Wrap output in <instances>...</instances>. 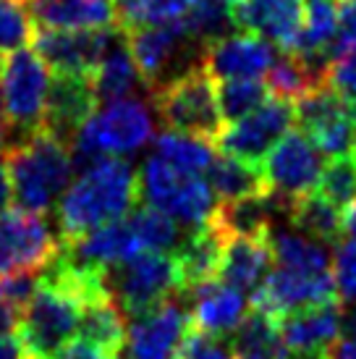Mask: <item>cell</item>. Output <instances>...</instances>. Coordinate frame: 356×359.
Returning a JSON list of instances; mask_svg holds the SVG:
<instances>
[{
    "mask_svg": "<svg viewBox=\"0 0 356 359\" xmlns=\"http://www.w3.org/2000/svg\"><path fill=\"white\" fill-rule=\"evenodd\" d=\"M79 336L100 346L102 351H108L113 359H118L123 354L126 341H129V328L123 320V309L116 304L110 294L81 307Z\"/></svg>",
    "mask_w": 356,
    "mask_h": 359,
    "instance_id": "29",
    "label": "cell"
},
{
    "mask_svg": "<svg viewBox=\"0 0 356 359\" xmlns=\"http://www.w3.org/2000/svg\"><path fill=\"white\" fill-rule=\"evenodd\" d=\"M27 359H34V357H27Z\"/></svg>",
    "mask_w": 356,
    "mask_h": 359,
    "instance_id": "55",
    "label": "cell"
},
{
    "mask_svg": "<svg viewBox=\"0 0 356 359\" xmlns=\"http://www.w3.org/2000/svg\"><path fill=\"white\" fill-rule=\"evenodd\" d=\"M0 359H27V351L21 346L19 336H0Z\"/></svg>",
    "mask_w": 356,
    "mask_h": 359,
    "instance_id": "48",
    "label": "cell"
},
{
    "mask_svg": "<svg viewBox=\"0 0 356 359\" xmlns=\"http://www.w3.org/2000/svg\"><path fill=\"white\" fill-rule=\"evenodd\" d=\"M280 336L296 359H325L343 328L341 302L304 307L278 320Z\"/></svg>",
    "mask_w": 356,
    "mask_h": 359,
    "instance_id": "19",
    "label": "cell"
},
{
    "mask_svg": "<svg viewBox=\"0 0 356 359\" xmlns=\"http://www.w3.org/2000/svg\"><path fill=\"white\" fill-rule=\"evenodd\" d=\"M299 129L317 144L327 160L346 158L356 142V113L333 87L320 84L294 105Z\"/></svg>",
    "mask_w": 356,
    "mask_h": 359,
    "instance_id": "10",
    "label": "cell"
},
{
    "mask_svg": "<svg viewBox=\"0 0 356 359\" xmlns=\"http://www.w3.org/2000/svg\"><path fill=\"white\" fill-rule=\"evenodd\" d=\"M129 223L144 252H168V255H176L178 247L184 244L178 220L170 218L168 212H163V210L152 208V205H142V208L134 210Z\"/></svg>",
    "mask_w": 356,
    "mask_h": 359,
    "instance_id": "34",
    "label": "cell"
},
{
    "mask_svg": "<svg viewBox=\"0 0 356 359\" xmlns=\"http://www.w3.org/2000/svg\"><path fill=\"white\" fill-rule=\"evenodd\" d=\"M275 210H291V202L275 197L267 189L262 194L241 197V200L218 202L212 215V226L223 231V236H270L273 233V215Z\"/></svg>",
    "mask_w": 356,
    "mask_h": 359,
    "instance_id": "26",
    "label": "cell"
},
{
    "mask_svg": "<svg viewBox=\"0 0 356 359\" xmlns=\"http://www.w3.org/2000/svg\"><path fill=\"white\" fill-rule=\"evenodd\" d=\"M79 302L48 283H40L32 302L21 309L19 330H16L27 357L55 359V354L79 330Z\"/></svg>",
    "mask_w": 356,
    "mask_h": 359,
    "instance_id": "8",
    "label": "cell"
},
{
    "mask_svg": "<svg viewBox=\"0 0 356 359\" xmlns=\"http://www.w3.org/2000/svg\"><path fill=\"white\" fill-rule=\"evenodd\" d=\"M152 105L168 131H181L202 140H218L223 116L218 105L215 79L202 63H194L152 90Z\"/></svg>",
    "mask_w": 356,
    "mask_h": 359,
    "instance_id": "4",
    "label": "cell"
},
{
    "mask_svg": "<svg viewBox=\"0 0 356 359\" xmlns=\"http://www.w3.org/2000/svg\"><path fill=\"white\" fill-rule=\"evenodd\" d=\"M351 158L356 160V142H354V150H351Z\"/></svg>",
    "mask_w": 356,
    "mask_h": 359,
    "instance_id": "52",
    "label": "cell"
},
{
    "mask_svg": "<svg viewBox=\"0 0 356 359\" xmlns=\"http://www.w3.org/2000/svg\"><path fill=\"white\" fill-rule=\"evenodd\" d=\"M95 105H97V97L89 76L55 74L48 87L42 129L71 147L74 137L95 113Z\"/></svg>",
    "mask_w": 356,
    "mask_h": 359,
    "instance_id": "17",
    "label": "cell"
},
{
    "mask_svg": "<svg viewBox=\"0 0 356 359\" xmlns=\"http://www.w3.org/2000/svg\"><path fill=\"white\" fill-rule=\"evenodd\" d=\"M116 3H123V0H116Z\"/></svg>",
    "mask_w": 356,
    "mask_h": 359,
    "instance_id": "54",
    "label": "cell"
},
{
    "mask_svg": "<svg viewBox=\"0 0 356 359\" xmlns=\"http://www.w3.org/2000/svg\"><path fill=\"white\" fill-rule=\"evenodd\" d=\"M197 0H123L116 3L118 11V27H152V24H168L184 19Z\"/></svg>",
    "mask_w": 356,
    "mask_h": 359,
    "instance_id": "37",
    "label": "cell"
},
{
    "mask_svg": "<svg viewBox=\"0 0 356 359\" xmlns=\"http://www.w3.org/2000/svg\"><path fill=\"white\" fill-rule=\"evenodd\" d=\"M152 113L142 100H116L95 110L71 142L74 168L87 170L105 158L139 152L152 140Z\"/></svg>",
    "mask_w": 356,
    "mask_h": 359,
    "instance_id": "3",
    "label": "cell"
},
{
    "mask_svg": "<svg viewBox=\"0 0 356 359\" xmlns=\"http://www.w3.org/2000/svg\"><path fill=\"white\" fill-rule=\"evenodd\" d=\"M336 280L333 270L330 273H301L291 268H273L270 276L262 280L254 294H252V307L267 312L270 318H286L291 312L304 307H317L336 302Z\"/></svg>",
    "mask_w": 356,
    "mask_h": 359,
    "instance_id": "13",
    "label": "cell"
},
{
    "mask_svg": "<svg viewBox=\"0 0 356 359\" xmlns=\"http://www.w3.org/2000/svg\"><path fill=\"white\" fill-rule=\"evenodd\" d=\"M48 87L50 69L34 48H21L0 58V97L8 118V134H19V142L42 129Z\"/></svg>",
    "mask_w": 356,
    "mask_h": 359,
    "instance_id": "7",
    "label": "cell"
},
{
    "mask_svg": "<svg viewBox=\"0 0 356 359\" xmlns=\"http://www.w3.org/2000/svg\"><path fill=\"white\" fill-rule=\"evenodd\" d=\"M118 27L105 29H40L34 32V50L50 71L92 76L110 48Z\"/></svg>",
    "mask_w": 356,
    "mask_h": 359,
    "instance_id": "14",
    "label": "cell"
},
{
    "mask_svg": "<svg viewBox=\"0 0 356 359\" xmlns=\"http://www.w3.org/2000/svg\"><path fill=\"white\" fill-rule=\"evenodd\" d=\"M89 81H92L95 97L102 105L116 100H129L139 90H149L147 81L139 74L137 63H134V55H131L129 42H126V32L121 27L102 60H100L97 71L89 76Z\"/></svg>",
    "mask_w": 356,
    "mask_h": 359,
    "instance_id": "25",
    "label": "cell"
},
{
    "mask_svg": "<svg viewBox=\"0 0 356 359\" xmlns=\"http://www.w3.org/2000/svg\"><path fill=\"white\" fill-rule=\"evenodd\" d=\"M139 191L147 205L168 212L170 218L191 229L207 226L220 202L207 179L181 173L158 155H152L139 173Z\"/></svg>",
    "mask_w": 356,
    "mask_h": 359,
    "instance_id": "6",
    "label": "cell"
},
{
    "mask_svg": "<svg viewBox=\"0 0 356 359\" xmlns=\"http://www.w3.org/2000/svg\"><path fill=\"white\" fill-rule=\"evenodd\" d=\"M325 84L346 100V105L356 113V48L330 63Z\"/></svg>",
    "mask_w": 356,
    "mask_h": 359,
    "instance_id": "44",
    "label": "cell"
},
{
    "mask_svg": "<svg viewBox=\"0 0 356 359\" xmlns=\"http://www.w3.org/2000/svg\"><path fill=\"white\" fill-rule=\"evenodd\" d=\"M333 280L338 299L356 304V241L341 239L333 252Z\"/></svg>",
    "mask_w": 356,
    "mask_h": 359,
    "instance_id": "42",
    "label": "cell"
},
{
    "mask_svg": "<svg viewBox=\"0 0 356 359\" xmlns=\"http://www.w3.org/2000/svg\"><path fill=\"white\" fill-rule=\"evenodd\" d=\"M325 170V155L317 150L301 129H291L262 163L267 189L275 197L294 202L317 189Z\"/></svg>",
    "mask_w": 356,
    "mask_h": 359,
    "instance_id": "11",
    "label": "cell"
},
{
    "mask_svg": "<svg viewBox=\"0 0 356 359\" xmlns=\"http://www.w3.org/2000/svg\"><path fill=\"white\" fill-rule=\"evenodd\" d=\"M288 218L299 233H304L315 241H322V244H338L343 236L341 208L325 200L317 189L299 197L288 210Z\"/></svg>",
    "mask_w": 356,
    "mask_h": 359,
    "instance_id": "30",
    "label": "cell"
},
{
    "mask_svg": "<svg viewBox=\"0 0 356 359\" xmlns=\"http://www.w3.org/2000/svg\"><path fill=\"white\" fill-rule=\"evenodd\" d=\"M278 48L252 32H233L202 48V66L215 81L259 79L278 60Z\"/></svg>",
    "mask_w": 356,
    "mask_h": 359,
    "instance_id": "15",
    "label": "cell"
},
{
    "mask_svg": "<svg viewBox=\"0 0 356 359\" xmlns=\"http://www.w3.org/2000/svg\"><path fill=\"white\" fill-rule=\"evenodd\" d=\"M238 32H252L280 53H296L304 27L301 0H238L231 6Z\"/></svg>",
    "mask_w": 356,
    "mask_h": 359,
    "instance_id": "16",
    "label": "cell"
},
{
    "mask_svg": "<svg viewBox=\"0 0 356 359\" xmlns=\"http://www.w3.org/2000/svg\"><path fill=\"white\" fill-rule=\"evenodd\" d=\"M105 280L110 297L131 318H142L173 294H184L178 257L168 252H139L116 262L105 268Z\"/></svg>",
    "mask_w": 356,
    "mask_h": 359,
    "instance_id": "5",
    "label": "cell"
},
{
    "mask_svg": "<svg viewBox=\"0 0 356 359\" xmlns=\"http://www.w3.org/2000/svg\"><path fill=\"white\" fill-rule=\"evenodd\" d=\"M42 283V270H16L0 278V299L24 309Z\"/></svg>",
    "mask_w": 356,
    "mask_h": 359,
    "instance_id": "43",
    "label": "cell"
},
{
    "mask_svg": "<svg viewBox=\"0 0 356 359\" xmlns=\"http://www.w3.org/2000/svg\"><path fill=\"white\" fill-rule=\"evenodd\" d=\"M34 24L24 0H0V53H13L34 40Z\"/></svg>",
    "mask_w": 356,
    "mask_h": 359,
    "instance_id": "40",
    "label": "cell"
},
{
    "mask_svg": "<svg viewBox=\"0 0 356 359\" xmlns=\"http://www.w3.org/2000/svg\"><path fill=\"white\" fill-rule=\"evenodd\" d=\"M139 250L142 244L129 220H116L89 231L79 239L60 241V255H66L76 265H95V268H110L116 262L139 255Z\"/></svg>",
    "mask_w": 356,
    "mask_h": 359,
    "instance_id": "23",
    "label": "cell"
},
{
    "mask_svg": "<svg viewBox=\"0 0 356 359\" xmlns=\"http://www.w3.org/2000/svg\"><path fill=\"white\" fill-rule=\"evenodd\" d=\"M273 255L280 268L301 270V273L333 270V257L327 255V244L294 231H273Z\"/></svg>",
    "mask_w": 356,
    "mask_h": 359,
    "instance_id": "32",
    "label": "cell"
},
{
    "mask_svg": "<svg viewBox=\"0 0 356 359\" xmlns=\"http://www.w3.org/2000/svg\"><path fill=\"white\" fill-rule=\"evenodd\" d=\"M327 359H356V323L343 320V328L338 341L330 346Z\"/></svg>",
    "mask_w": 356,
    "mask_h": 359,
    "instance_id": "45",
    "label": "cell"
},
{
    "mask_svg": "<svg viewBox=\"0 0 356 359\" xmlns=\"http://www.w3.org/2000/svg\"><path fill=\"white\" fill-rule=\"evenodd\" d=\"M186 312L176 302L168 299L152 312L134 318L126 341L129 359H173L178 351V344L189 330Z\"/></svg>",
    "mask_w": 356,
    "mask_h": 359,
    "instance_id": "20",
    "label": "cell"
},
{
    "mask_svg": "<svg viewBox=\"0 0 356 359\" xmlns=\"http://www.w3.org/2000/svg\"><path fill=\"white\" fill-rule=\"evenodd\" d=\"M275 262L273 233L270 236H228L220 257L218 280L238 289L241 294H254L262 280L270 276Z\"/></svg>",
    "mask_w": 356,
    "mask_h": 359,
    "instance_id": "21",
    "label": "cell"
},
{
    "mask_svg": "<svg viewBox=\"0 0 356 359\" xmlns=\"http://www.w3.org/2000/svg\"><path fill=\"white\" fill-rule=\"evenodd\" d=\"M13 200L29 212H50L66 194L74 170L69 144L55 140L45 129L21 142H11L3 150Z\"/></svg>",
    "mask_w": 356,
    "mask_h": 359,
    "instance_id": "2",
    "label": "cell"
},
{
    "mask_svg": "<svg viewBox=\"0 0 356 359\" xmlns=\"http://www.w3.org/2000/svg\"><path fill=\"white\" fill-rule=\"evenodd\" d=\"M294 123H296L294 105L273 97L254 113H249L233 123H226L215 142L223 155H231L249 165L262 168L267 155L275 150V144L291 131Z\"/></svg>",
    "mask_w": 356,
    "mask_h": 359,
    "instance_id": "9",
    "label": "cell"
},
{
    "mask_svg": "<svg viewBox=\"0 0 356 359\" xmlns=\"http://www.w3.org/2000/svg\"><path fill=\"white\" fill-rule=\"evenodd\" d=\"M126 32V42L134 55L142 79L147 81L149 92L163 84V76L176 55L186 45H199L191 40L184 19L168 21V24H152V27H131Z\"/></svg>",
    "mask_w": 356,
    "mask_h": 359,
    "instance_id": "18",
    "label": "cell"
},
{
    "mask_svg": "<svg viewBox=\"0 0 356 359\" xmlns=\"http://www.w3.org/2000/svg\"><path fill=\"white\" fill-rule=\"evenodd\" d=\"M6 140H8V118H6V108L0 97V150H6Z\"/></svg>",
    "mask_w": 356,
    "mask_h": 359,
    "instance_id": "51",
    "label": "cell"
},
{
    "mask_svg": "<svg viewBox=\"0 0 356 359\" xmlns=\"http://www.w3.org/2000/svg\"><path fill=\"white\" fill-rule=\"evenodd\" d=\"M226 3H231V6H233V3H238V0H226Z\"/></svg>",
    "mask_w": 356,
    "mask_h": 359,
    "instance_id": "53",
    "label": "cell"
},
{
    "mask_svg": "<svg viewBox=\"0 0 356 359\" xmlns=\"http://www.w3.org/2000/svg\"><path fill=\"white\" fill-rule=\"evenodd\" d=\"M317 191L341 210L351 205L356 200V160L351 155L327 160Z\"/></svg>",
    "mask_w": 356,
    "mask_h": 359,
    "instance_id": "39",
    "label": "cell"
},
{
    "mask_svg": "<svg viewBox=\"0 0 356 359\" xmlns=\"http://www.w3.org/2000/svg\"><path fill=\"white\" fill-rule=\"evenodd\" d=\"M155 155L181 173L202 176L210 170L218 152L202 137H191V134H181V131H163L155 140Z\"/></svg>",
    "mask_w": 356,
    "mask_h": 359,
    "instance_id": "33",
    "label": "cell"
},
{
    "mask_svg": "<svg viewBox=\"0 0 356 359\" xmlns=\"http://www.w3.org/2000/svg\"><path fill=\"white\" fill-rule=\"evenodd\" d=\"M184 24H186L191 40L199 42L202 48L236 32L233 8L226 0H197L184 16Z\"/></svg>",
    "mask_w": 356,
    "mask_h": 359,
    "instance_id": "35",
    "label": "cell"
},
{
    "mask_svg": "<svg viewBox=\"0 0 356 359\" xmlns=\"http://www.w3.org/2000/svg\"><path fill=\"white\" fill-rule=\"evenodd\" d=\"M189 297H191V318H189L191 325L210 336L226 339L247 318V297L218 278L191 289Z\"/></svg>",
    "mask_w": 356,
    "mask_h": 359,
    "instance_id": "22",
    "label": "cell"
},
{
    "mask_svg": "<svg viewBox=\"0 0 356 359\" xmlns=\"http://www.w3.org/2000/svg\"><path fill=\"white\" fill-rule=\"evenodd\" d=\"M32 19L45 29L118 27L116 0H24Z\"/></svg>",
    "mask_w": 356,
    "mask_h": 359,
    "instance_id": "24",
    "label": "cell"
},
{
    "mask_svg": "<svg viewBox=\"0 0 356 359\" xmlns=\"http://www.w3.org/2000/svg\"><path fill=\"white\" fill-rule=\"evenodd\" d=\"M11 200H13V189H11L8 168H6V158L0 155V215L11 208Z\"/></svg>",
    "mask_w": 356,
    "mask_h": 359,
    "instance_id": "49",
    "label": "cell"
},
{
    "mask_svg": "<svg viewBox=\"0 0 356 359\" xmlns=\"http://www.w3.org/2000/svg\"><path fill=\"white\" fill-rule=\"evenodd\" d=\"M341 226H343V236L356 241V200L341 210Z\"/></svg>",
    "mask_w": 356,
    "mask_h": 359,
    "instance_id": "50",
    "label": "cell"
},
{
    "mask_svg": "<svg viewBox=\"0 0 356 359\" xmlns=\"http://www.w3.org/2000/svg\"><path fill=\"white\" fill-rule=\"evenodd\" d=\"M270 100V87L262 79H231L220 81L218 87V105L223 123L244 118L249 113H254Z\"/></svg>",
    "mask_w": 356,
    "mask_h": 359,
    "instance_id": "38",
    "label": "cell"
},
{
    "mask_svg": "<svg viewBox=\"0 0 356 359\" xmlns=\"http://www.w3.org/2000/svg\"><path fill=\"white\" fill-rule=\"evenodd\" d=\"M338 0H307L304 3V27H301V40L296 53L301 55H315L322 53L330 45L333 34L338 29Z\"/></svg>",
    "mask_w": 356,
    "mask_h": 359,
    "instance_id": "36",
    "label": "cell"
},
{
    "mask_svg": "<svg viewBox=\"0 0 356 359\" xmlns=\"http://www.w3.org/2000/svg\"><path fill=\"white\" fill-rule=\"evenodd\" d=\"M223 247H226V236L212 223L199 226L184 239V244L176 252L181 278H184V294L207 283V280L218 278Z\"/></svg>",
    "mask_w": 356,
    "mask_h": 359,
    "instance_id": "27",
    "label": "cell"
},
{
    "mask_svg": "<svg viewBox=\"0 0 356 359\" xmlns=\"http://www.w3.org/2000/svg\"><path fill=\"white\" fill-rule=\"evenodd\" d=\"M21 309L8 304L6 299H0V336H13L19 330Z\"/></svg>",
    "mask_w": 356,
    "mask_h": 359,
    "instance_id": "47",
    "label": "cell"
},
{
    "mask_svg": "<svg viewBox=\"0 0 356 359\" xmlns=\"http://www.w3.org/2000/svg\"><path fill=\"white\" fill-rule=\"evenodd\" d=\"M173 359H233V354L231 344H226L220 336H210L189 323V330L184 333Z\"/></svg>",
    "mask_w": 356,
    "mask_h": 359,
    "instance_id": "41",
    "label": "cell"
},
{
    "mask_svg": "<svg viewBox=\"0 0 356 359\" xmlns=\"http://www.w3.org/2000/svg\"><path fill=\"white\" fill-rule=\"evenodd\" d=\"M207 176H210V187L215 189L220 202L241 200V197H252V194L267 191L262 168L249 165V163L231 158V155H223V152L215 155Z\"/></svg>",
    "mask_w": 356,
    "mask_h": 359,
    "instance_id": "31",
    "label": "cell"
},
{
    "mask_svg": "<svg viewBox=\"0 0 356 359\" xmlns=\"http://www.w3.org/2000/svg\"><path fill=\"white\" fill-rule=\"evenodd\" d=\"M233 359H296L280 336V325L262 309L249 312L231 339Z\"/></svg>",
    "mask_w": 356,
    "mask_h": 359,
    "instance_id": "28",
    "label": "cell"
},
{
    "mask_svg": "<svg viewBox=\"0 0 356 359\" xmlns=\"http://www.w3.org/2000/svg\"><path fill=\"white\" fill-rule=\"evenodd\" d=\"M55 359H113L108 351H102L100 346L89 344V341H69L63 349L55 354Z\"/></svg>",
    "mask_w": 356,
    "mask_h": 359,
    "instance_id": "46",
    "label": "cell"
},
{
    "mask_svg": "<svg viewBox=\"0 0 356 359\" xmlns=\"http://www.w3.org/2000/svg\"><path fill=\"white\" fill-rule=\"evenodd\" d=\"M142 200L139 176L123 158H105L71 184L58 202L60 241L79 239L89 231L123 220Z\"/></svg>",
    "mask_w": 356,
    "mask_h": 359,
    "instance_id": "1",
    "label": "cell"
},
{
    "mask_svg": "<svg viewBox=\"0 0 356 359\" xmlns=\"http://www.w3.org/2000/svg\"><path fill=\"white\" fill-rule=\"evenodd\" d=\"M60 252V239L40 212L8 208L0 215V278L16 270H42Z\"/></svg>",
    "mask_w": 356,
    "mask_h": 359,
    "instance_id": "12",
    "label": "cell"
}]
</instances>
